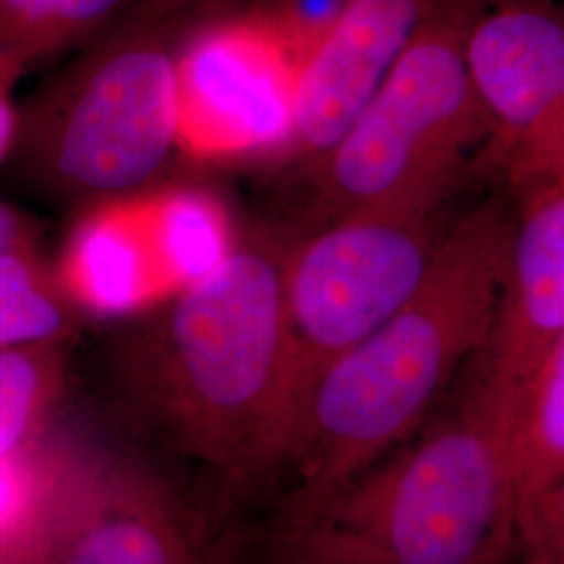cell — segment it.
I'll list each match as a JSON object with an SVG mask.
<instances>
[{
  "label": "cell",
  "mask_w": 564,
  "mask_h": 564,
  "mask_svg": "<svg viewBox=\"0 0 564 564\" xmlns=\"http://www.w3.org/2000/svg\"><path fill=\"white\" fill-rule=\"evenodd\" d=\"M139 0H0V67L30 69L95 41Z\"/></svg>",
  "instance_id": "2e32d148"
},
{
  "label": "cell",
  "mask_w": 564,
  "mask_h": 564,
  "mask_svg": "<svg viewBox=\"0 0 564 564\" xmlns=\"http://www.w3.org/2000/svg\"><path fill=\"white\" fill-rule=\"evenodd\" d=\"M437 0H354L297 67L284 151L323 160L379 93Z\"/></svg>",
  "instance_id": "30bf717a"
},
{
  "label": "cell",
  "mask_w": 564,
  "mask_h": 564,
  "mask_svg": "<svg viewBox=\"0 0 564 564\" xmlns=\"http://www.w3.org/2000/svg\"><path fill=\"white\" fill-rule=\"evenodd\" d=\"M36 470L42 564H193L181 505L151 468L53 426Z\"/></svg>",
  "instance_id": "52a82bcc"
},
{
  "label": "cell",
  "mask_w": 564,
  "mask_h": 564,
  "mask_svg": "<svg viewBox=\"0 0 564 564\" xmlns=\"http://www.w3.org/2000/svg\"><path fill=\"white\" fill-rule=\"evenodd\" d=\"M286 564H291V563H286Z\"/></svg>",
  "instance_id": "d4e9b609"
},
{
  "label": "cell",
  "mask_w": 564,
  "mask_h": 564,
  "mask_svg": "<svg viewBox=\"0 0 564 564\" xmlns=\"http://www.w3.org/2000/svg\"><path fill=\"white\" fill-rule=\"evenodd\" d=\"M142 212L170 295L212 274L235 249L223 203L203 188L142 193Z\"/></svg>",
  "instance_id": "9a60e30c"
},
{
  "label": "cell",
  "mask_w": 564,
  "mask_h": 564,
  "mask_svg": "<svg viewBox=\"0 0 564 564\" xmlns=\"http://www.w3.org/2000/svg\"><path fill=\"white\" fill-rule=\"evenodd\" d=\"M510 237L502 202L468 212L445 230L412 297L324 372L289 456L295 521L408 442L458 366L484 347Z\"/></svg>",
  "instance_id": "7a4b0ae2"
},
{
  "label": "cell",
  "mask_w": 564,
  "mask_h": 564,
  "mask_svg": "<svg viewBox=\"0 0 564 564\" xmlns=\"http://www.w3.org/2000/svg\"><path fill=\"white\" fill-rule=\"evenodd\" d=\"M297 63L260 11L202 21L176 42L178 149L197 160L284 151Z\"/></svg>",
  "instance_id": "ba28073f"
},
{
  "label": "cell",
  "mask_w": 564,
  "mask_h": 564,
  "mask_svg": "<svg viewBox=\"0 0 564 564\" xmlns=\"http://www.w3.org/2000/svg\"><path fill=\"white\" fill-rule=\"evenodd\" d=\"M36 239V224L32 223L25 214L11 207L9 203L0 202V251L13 247L18 242L34 241Z\"/></svg>",
  "instance_id": "44dd1931"
},
{
  "label": "cell",
  "mask_w": 564,
  "mask_h": 564,
  "mask_svg": "<svg viewBox=\"0 0 564 564\" xmlns=\"http://www.w3.org/2000/svg\"><path fill=\"white\" fill-rule=\"evenodd\" d=\"M281 256L235 245L212 274L141 312L111 351L134 423L182 456L245 481L289 460L282 405Z\"/></svg>",
  "instance_id": "6da1fadb"
},
{
  "label": "cell",
  "mask_w": 564,
  "mask_h": 564,
  "mask_svg": "<svg viewBox=\"0 0 564 564\" xmlns=\"http://www.w3.org/2000/svg\"><path fill=\"white\" fill-rule=\"evenodd\" d=\"M291 564H295V563H291Z\"/></svg>",
  "instance_id": "cb8c5ba5"
},
{
  "label": "cell",
  "mask_w": 564,
  "mask_h": 564,
  "mask_svg": "<svg viewBox=\"0 0 564 564\" xmlns=\"http://www.w3.org/2000/svg\"><path fill=\"white\" fill-rule=\"evenodd\" d=\"M144 2L18 109L7 160L48 202L93 205L141 193L178 149L174 13Z\"/></svg>",
  "instance_id": "277c9868"
},
{
  "label": "cell",
  "mask_w": 564,
  "mask_h": 564,
  "mask_svg": "<svg viewBox=\"0 0 564 564\" xmlns=\"http://www.w3.org/2000/svg\"><path fill=\"white\" fill-rule=\"evenodd\" d=\"M149 2H153L155 7H162L170 13H176V11H182V9H186L191 4H197V2H205V0H149Z\"/></svg>",
  "instance_id": "7402d4cb"
},
{
  "label": "cell",
  "mask_w": 564,
  "mask_h": 564,
  "mask_svg": "<svg viewBox=\"0 0 564 564\" xmlns=\"http://www.w3.org/2000/svg\"><path fill=\"white\" fill-rule=\"evenodd\" d=\"M42 533L41 479L34 456L20 491L0 500V564H42Z\"/></svg>",
  "instance_id": "d6986e66"
},
{
  "label": "cell",
  "mask_w": 564,
  "mask_h": 564,
  "mask_svg": "<svg viewBox=\"0 0 564 564\" xmlns=\"http://www.w3.org/2000/svg\"><path fill=\"white\" fill-rule=\"evenodd\" d=\"M354 0H268L258 9L281 36L297 67L339 23Z\"/></svg>",
  "instance_id": "ac0fdd59"
},
{
  "label": "cell",
  "mask_w": 564,
  "mask_h": 564,
  "mask_svg": "<svg viewBox=\"0 0 564 564\" xmlns=\"http://www.w3.org/2000/svg\"><path fill=\"white\" fill-rule=\"evenodd\" d=\"M519 391L479 375L456 412L295 521V564H505Z\"/></svg>",
  "instance_id": "3957f363"
},
{
  "label": "cell",
  "mask_w": 564,
  "mask_h": 564,
  "mask_svg": "<svg viewBox=\"0 0 564 564\" xmlns=\"http://www.w3.org/2000/svg\"><path fill=\"white\" fill-rule=\"evenodd\" d=\"M517 544L527 564H564V341L523 384L508 429Z\"/></svg>",
  "instance_id": "7c38bea8"
},
{
  "label": "cell",
  "mask_w": 564,
  "mask_h": 564,
  "mask_svg": "<svg viewBox=\"0 0 564 564\" xmlns=\"http://www.w3.org/2000/svg\"><path fill=\"white\" fill-rule=\"evenodd\" d=\"M84 318L63 293L53 263L44 262L39 242H18L0 251V351L69 345Z\"/></svg>",
  "instance_id": "e0dca14e"
},
{
  "label": "cell",
  "mask_w": 564,
  "mask_h": 564,
  "mask_svg": "<svg viewBox=\"0 0 564 564\" xmlns=\"http://www.w3.org/2000/svg\"><path fill=\"white\" fill-rule=\"evenodd\" d=\"M481 375L521 391L564 341V178L523 188Z\"/></svg>",
  "instance_id": "8fae6325"
},
{
  "label": "cell",
  "mask_w": 564,
  "mask_h": 564,
  "mask_svg": "<svg viewBox=\"0 0 564 564\" xmlns=\"http://www.w3.org/2000/svg\"><path fill=\"white\" fill-rule=\"evenodd\" d=\"M67 347L0 351V494L21 484L55 426L67 387Z\"/></svg>",
  "instance_id": "5bb4252c"
},
{
  "label": "cell",
  "mask_w": 564,
  "mask_h": 564,
  "mask_svg": "<svg viewBox=\"0 0 564 564\" xmlns=\"http://www.w3.org/2000/svg\"><path fill=\"white\" fill-rule=\"evenodd\" d=\"M484 0H437L360 118L323 158L337 218L442 207L489 123L464 63Z\"/></svg>",
  "instance_id": "5b68a950"
},
{
  "label": "cell",
  "mask_w": 564,
  "mask_h": 564,
  "mask_svg": "<svg viewBox=\"0 0 564 564\" xmlns=\"http://www.w3.org/2000/svg\"><path fill=\"white\" fill-rule=\"evenodd\" d=\"M15 80L0 67V163L7 162L18 134V107L11 99Z\"/></svg>",
  "instance_id": "ffe728a7"
},
{
  "label": "cell",
  "mask_w": 564,
  "mask_h": 564,
  "mask_svg": "<svg viewBox=\"0 0 564 564\" xmlns=\"http://www.w3.org/2000/svg\"><path fill=\"white\" fill-rule=\"evenodd\" d=\"M53 270L63 293L84 316L141 314L172 297L139 193L88 205L72 226Z\"/></svg>",
  "instance_id": "4fadbf2b"
},
{
  "label": "cell",
  "mask_w": 564,
  "mask_h": 564,
  "mask_svg": "<svg viewBox=\"0 0 564 564\" xmlns=\"http://www.w3.org/2000/svg\"><path fill=\"white\" fill-rule=\"evenodd\" d=\"M442 214L444 205L341 216L284 260L282 405L291 452L324 372L419 289L447 230Z\"/></svg>",
  "instance_id": "8992f818"
},
{
  "label": "cell",
  "mask_w": 564,
  "mask_h": 564,
  "mask_svg": "<svg viewBox=\"0 0 564 564\" xmlns=\"http://www.w3.org/2000/svg\"><path fill=\"white\" fill-rule=\"evenodd\" d=\"M487 2V0H484ZM491 4H512V2H531V4H556V0H489Z\"/></svg>",
  "instance_id": "603a6c76"
},
{
  "label": "cell",
  "mask_w": 564,
  "mask_h": 564,
  "mask_svg": "<svg viewBox=\"0 0 564 564\" xmlns=\"http://www.w3.org/2000/svg\"><path fill=\"white\" fill-rule=\"evenodd\" d=\"M464 63L489 123V160L521 191L564 178V21L556 4H494L470 23Z\"/></svg>",
  "instance_id": "9c48e42d"
}]
</instances>
